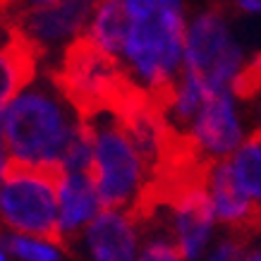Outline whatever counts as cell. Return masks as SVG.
<instances>
[{
    "instance_id": "5",
    "label": "cell",
    "mask_w": 261,
    "mask_h": 261,
    "mask_svg": "<svg viewBox=\"0 0 261 261\" xmlns=\"http://www.w3.org/2000/svg\"><path fill=\"white\" fill-rule=\"evenodd\" d=\"M242 50L232 41L225 24V10L214 5L192 22L185 41V77L208 96L228 91V84L238 74Z\"/></svg>"
},
{
    "instance_id": "7",
    "label": "cell",
    "mask_w": 261,
    "mask_h": 261,
    "mask_svg": "<svg viewBox=\"0 0 261 261\" xmlns=\"http://www.w3.org/2000/svg\"><path fill=\"white\" fill-rule=\"evenodd\" d=\"M190 135L197 139V144L211 159L232 156L238 151L240 142H242V129H240L232 98L228 91L208 96L201 103Z\"/></svg>"
},
{
    "instance_id": "17",
    "label": "cell",
    "mask_w": 261,
    "mask_h": 261,
    "mask_svg": "<svg viewBox=\"0 0 261 261\" xmlns=\"http://www.w3.org/2000/svg\"><path fill=\"white\" fill-rule=\"evenodd\" d=\"M10 161V149H8V139H5V129H3V120H0V175L5 170Z\"/></svg>"
},
{
    "instance_id": "6",
    "label": "cell",
    "mask_w": 261,
    "mask_h": 261,
    "mask_svg": "<svg viewBox=\"0 0 261 261\" xmlns=\"http://www.w3.org/2000/svg\"><path fill=\"white\" fill-rule=\"evenodd\" d=\"M10 29L22 32L41 50L65 36H80L91 22L98 3H0Z\"/></svg>"
},
{
    "instance_id": "1",
    "label": "cell",
    "mask_w": 261,
    "mask_h": 261,
    "mask_svg": "<svg viewBox=\"0 0 261 261\" xmlns=\"http://www.w3.org/2000/svg\"><path fill=\"white\" fill-rule=\"evenodd\" d=\"M129 27H127L125 67L129 77L146 89L156 111L168 115L177 103L185 70V12L180 3H125Z\"/></svg>"
},
{
    "instance_id": "20",
    "label": "cell",
    "mask_w": 261,
    "mask_h": 261,
    "mask_svg": "<svg viewBox=\"0 0 261 261\" xmlns=\"http://www.w3.org/2000/svg\"><path fill=\"white\" fill-rule=\"evenodd\" d=\"M247 261H261V249H256V252L249 254V256H247Z\"/></svg>"
},
{
    "instance_id": "18",
    "label": "cell",
    "mask_w": 261,
    "mask_h": 261,
    "mask_svg": "<svg viewBox=\"0 0 261 261\" xmlns=\"http://www.w3.org/2000/svg\"><path fill=\"white\" fill-rule=\"evenodd\" d=\"M10 39V27L3 17V5H0V46H5V41Z\"/></svg>"
},
{
    "instance_id": "12",
    "label": "cell",
    "mask_w": 261,
    "mask_h": 261,
    "mask_svg": "<svg viewBox=\"0 0 261 261\" xmlns=\"http://www.w3.org/2000/svg\"><path fill=\"white\" fill-rule=\"evenodd\" d=\"M230 163L240 190L254 201H261V127L230 156Z\"/></svg>"
},
{
    "instance_id": "11",
    "label": "cell",
    "mask_w": 261,
    "mask_h": 261,
    "mask_svg": "<svg viewBox=\"0 0 261 261\" xmlns=\"http://www.w3.org/2000/svg\"><path fill=\"white\" fill-rule=\"evenodd\" d=\"M127 27H129V15H127L125 3H98V8L89 22L87 36L103 53L120 60L122 48H125Z\"/></svg>"
},
{
    "instance_id": "15",
    "label": "cell",
    "mask_w": 261,
    "mask_h": 261,
    "mask_svg": "<svg viewBox=\"0 0 261 261\" xmlns=\"http://www.w3.org/2000/svg\"><path fill=\"white\" fill-rule=\"evenodd\" d=\"M208 261H247V242L228 235V238L214 249V254H211Z\"/></svg>"
},
{
    "instance_id": "2",
    "label": "cell",
    "mask_w": 261,
    "mask_h": 261,
    "mask_svg": "<svg viewBox=\"0 0 261 261\" xmlns=\"http://www.w3.org/2000/svg\"><path fill=\"white\" fill-rule=\"evenodd\" d=\"M10 159L22 163H60L77 135V113L58 94L53 84H34L24 89L0 113Z\"/></svg>"
},
{
    "instance_id": "14",
    "label": "cell",
    "mask_w": 261,
    "mask_h": 261,
    "mask_svg": "<svg viewBox=\"0 0 261 261\" xmlns=\"http://www.w3.org/2000/svg\"><path fill=\"white\" fill-rule=\"evenodd\" d=\"M0 245L5 247L10 254H15L24 261H58L60 254H58L56 247L43 245V242H36V240H27V238H5L0 235Z\"/></svg>"
},
{
    "instance_id": "3",
    "label": "cell",
    "mask_w": 261,
    "mask_h": 261,
    "mask_svg": "<svg viewBox=\"0 0 261 261\" xmlns=\"http://www.w3.org/2000/svg\"><path fill=\"white\" fill-rule=\"evenodd\" d=\"M67 173L60 163H22L10 159L0 175V221L17 235L43 240L67 252L58 221V199Z\"/></svg>"
},
{
    "instance_id": "4",
    "label": "cell",
    "mask_w": 261,
    "mask_h": 261,
    "mask_svg": "<svg viewBox=\"0 0 261 261\" xmlns=\"http://www.w3.org/2000/svg\"><path fill=\"white\" fill-rule=\"evenodd\" d=\"M80 122L87 127L91 137V149H94L91 182L98 194L101 211L120 214L122 208H129V201H135L144 185L139 153L122 125L108 113Z\"/></svg>"
},
{
    "instance_id": "19",
    "label": "cell",
    "mask_w": 261,
    "mask_h": 261,
    "mask_svg": "<svg viewBox=\"0 0 261 261\" xmlns=\"http://www.w3.org/2000/svg\"><path fill=\"white\" fill-rule=\"evenodd\" d=\"M238 8L245 12H261V3L259 0H242V3H238Z\"/></svg>"
},
{
    "instance_id": "10",
    "label": "cell",
    "mask_w": 261,
    "mask_h": 261,
    "mask_svg": "<svg viewBox=\"0 0 261 261\" xmlns=\"http://www.w3.org/2000/svg\"><path fill=\"white\" fill-rule=\"evenodd\" d=\"M94 261H137V232L125 214H101L82 232Z\"/></svg>"
},
{
    "instance_id": "8",
    "label": "cell",
    "mask_w": 261,
    "mask_h": 261,
    "mask_svg": "<svg viewBox=\"0 0 261 261\" xmlns=\"http://www.w3.org/2000/svg\"><path fill=\"white\" fill-rule=\"evenodd\" d=\"M46 50H41L22 32L10 29V39L0 46V113L29 89L36 80V65Z\"/></svg>"
},
{
    "instance_id": "16",
    "label": "cell",
    "mask_w": 261,
    "mask_h": 261,
    "mask_svg": "<svg viewBox=\"0 0 261 261\" xmlns=\"http://www.w3.org/2000/svg\"><path fill=\"white\" fill-rule=\"evenodd\" d=\"M139 261H182V256L175 245L156 238L153 242H149V245L144 247L142 259Z\"/></svg>"
},
{
    "instance_id": "9",
    "label": "cell",
    "mask_w": 261,
    "mask_h": 261,
    "mask_svg": "<svg viewBox=\"0 0 261 261\" xmlns=\"http://www.w3.org/2000/svg\"><path fill=\"white\" fill-rule=\"evenodd\" d=\"M101 204L91 177L87 175H67L60 199H58V221H60V232H63L67 252L72 249L70 240H82V232L87 230L89 223L98 218Z\"/></svg>"
},
{
    "instance_id": "21",
    "label": "cell",
    "mask_w": 261,
    "mask_h": 261,
    "mask_svg": "<svg viewBox=\"0 0 261 261\" xmlns=\"http://www.w3.org/2000/svg\"><path fill=\"white\" fill-rule=\"evenodd\" d=\"M0 261H5V254H3V252H0Z\"/></svg>"
},
{
    "instance_id": "13",
    "label": "cell",
    "mask_w": 261,
    "mask_h": 261,
    "mask_svg": "<svg viewBox=\"0 0 261 261\" xmlns=\"http://www.w3.org/2000/svg\"><path fill=\"white\" fill-rule=\"evenodd\" d=\"M230 89H232V94L238 96V98H254V96L261 91V50L259 53H254L245 65H240L238 74L232 77L230 82Z\"/></svg>"
}]
</instances>
